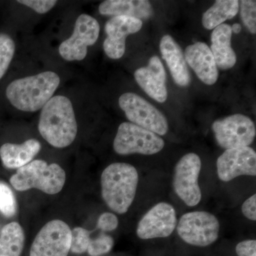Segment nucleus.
I'll return each instance as SVG.
<instances>
[{
    "mask_svg": "<svg viewBox=\"0 0 256 256\" xmlns=\"http://www.w3.org/2000/svg\"><path fill=\"white\" fill-rule=\"evenodd\" d=\"M134 76L138 85L152 98L160 104L166 100V70L158 56L151 57L146 66L137 69Z\"/></svg>",
    "mask_w": 256,
    "mask_h": 256,
    "instance_id": "nucleus-15",
    "label": "nucleus"
},
{
    "mask_svg": "<svg viewBox=\"0 0 256 256\" xmlns=\"http://www.w3.org/2000/svg\"><path fill=\"white\" fill-rule=\"evenodd\" d=\"M185 60L204 84L212 86L218 78V67L206 44L196 42L185 50Z\"/></svg>",
    "mask_w": 256,
    "mask_h": 256,
    "instance_id": "nucleus-16",
    "label": "nucleus"
},
{
    "mask_svg": "<svg viewBox=\"0 0 256 256\" xmlns=\"http://www.w3.org/2000/svg\"><path fill=\"white\" fill-rule=\"evenodd\" d=\"M97 226L102 232H112L118 226V218L114 214L106 212L99 217Z\"/></svg>",
    "mask_w": 256,
    "mask_h": 256,
    "instance_id": "nucleus-29",
    "label": "nucleus"
},
{
    "mask_svg": "<svg viewBox=\"0 0 256 256\" xmlns=\"http://www.w3.org/2000/svg\"><path fill=\"white\" fill-rule=\"evenodd\" d=\"M0 212L6 217H12L16 212L14 193L8 184L0 182Z\"/></svg>",
    "mask_w": 256,
    "mask_h": 256,
    "instance_id": "nucleus-24",
    "label": "nucleus"
},
{
    "mask_svg": "<svg viewBox=\"0 0 256 256\" xmlns=\"http://www.w3.org/2000/svg\"><path fill=\"white\" fill-rule=\"evenodd\" d=\"M10 182L16 191L36 188L47 194L54 195L63 190L66 172L56 163L48 164L44 160H36L18 169Z\"/></svg>",
    "mask_w": 256,
    "mask_h": 256,
    "instance_id": "nucleus-4",
    "label": "nucleus"
},
{
    "mask_svg": "<svg viewBox=\"0 0 256 256\" xmlns=\"http://www.w3.org/2000/svg\"><path fill=\"white\" fill-rule=\"evenodd\" d=\"M38 128L42 138L54 148L70 146L76 138L78 126L70 99L64 96L52 97L42 108Z\"/></svg>",
    "mask_w": 256,
    "mask_h": 256,
    "instance_id": "nucleus-1",
    "label": "nucleus"
},
{
    "mask_svg": "<svg viewBox=\"0 0 256 256\" xmlns=\"http://www.w3.org/2000/svg\"><path fill=\"white\" fill-rule=\"evenodd\" d=\"M238 256H256V240H246L239 242L236 247Z\"/></svg>",
    "mask_w": 256,
    "mask_h": 256,
    "instance_id": "nucleus-30",
    "label": "nucleus"
},
{
    "mask_svg": "<svg viewBox=\"0 0 256 256\" xmlns=\"http://www.w3.org/2000/svg\"><path fill=\"white\" fill-rule=\"evenodd\" d=\"M164 146L162 138L132 122L120 124L114 142V152L120 156H152L160 152Z\"/></svg>",
    "mask_w": 256,
    "mask_h": 256,
    "instance_id": "nucleus-5",
    "label": "nucleus"
},
{
    "mask_svg": "<svg viewBox=\"0 0 256 256\" xmlns=\"http://www.w3.org/2000/svg\"><path fill=\"white\" fill-rule=\"evenodd\" d=\"M142 28V20L126 16H114L106 22L107 38L104 42L106 54L112 60H119L126 52L128 35L137 33Z\"/></svg>",
    "mask_w": 256,
    "mask_h": 256,
    "instance_id": "nucleus-14",
    "label": "nucleus"
},
{
    "mask_svg": "<svg viewBox=\"0 0 256 256\" xmlns=\"http://www.w3.org/2000/svg\"><path fill=\"white\" fill-rule=\"evenodd\" d=\"M240 10V18L246 28L252 34L256 33V2L254 0H242L238 2Z\"/></svg>",
    "mask_w": 256,
    "mask_h": 256,
    "instance_id": "nucleus-25",
    "label": "nucleus"
},
{
    "mask_svg": "<svg viewBox=\"0 0 256 256\" xmlns=\"http://www.w3.org/2000/svg\"><path fill=\"white\" fill-rule=\"evenodd\" d=\"M232 26L222 24L212 32L210 50L214 58L217 67L222 70L233 68L237 57L232 47Z\"/></svg>",
    "mask_w": 256,
    "mask_h": 256,
    "instance_id": "nucleus-18",
    "label": "nucleus"
},
{
    "mask_svg": "<svg viewBox=\"0 0 256 256\" xmlns=\"http://www.w3.org/2000/svg\"><path fill=\"white\" fill-rule=\"evenodd\" d=\"M72 245V229L62 220H50L34 239L30 256H68Z\"/></svg>",
    "mask_w": 256,
    "mask_h": 256,
    "instance_id": "nucleus-9",
    "label": "nucleus"
},
{
    "mask_svg": "<svg viewBox=\"0 0 256 256\" xmlns=\"http://www.w3.org/2000/svg\"><path fill=\"white\" fill-rule=\"evenodd\" d=\"M232 32H234L235 34L240 33V30H242V26L239 24H234L233 26H232Z\"/></svg>",
    "mask_w": 256,
    "mask_h": 256,
    "instance_id": "nucleus-32",
    "label": "nucleus"
},
{
    "mask_svg": "<svg viewBox=\"0 0 256 256\" xmlns=\"http://www.w3.org/2000/svg\"><path fill=\"white\" fill-rule=\"evenodd\" d=\"M24 242V233L20 224H6L0 234V256H21Z\"/></svg>",
    "mask_w": 256,
    "mask_h": 256,
    "instance_id": "nucleus-22",
    "label": "nucleus"
},
{
    "mask_svg": "<svg viewBox=\"0 0 256 256\" xmlns=\"http://www.w3.org/2000/svg\"><path fill=\"white\" fill-rule=\"evenodd\" d=\"M216 140L226 150L249 146L256 138V126L252 119L242 114H235L216 120L212 124Z\"/></svg>",
    "mask_w": 256,
    "mask_h": 256,
    "instance_id": "nucleus-8",
    "label": "nucleus"
},
{
    "mask_svg": "<svg viewBox=\"0 0 256 256\" xmlns=\"http://www.w3.org/2000/svg\"><path fill=\"white\" fill-rule=\"evenodd\" d=\"M239 11L237 0H217L202 16V24L206 30H214L227 20L236 16Z\"/></svg>",
    "mask_w": 256,
    "mask_h": 256,
    "instance_id": "nucleus-21",
    "label": "nucleus"
},
{
    "mask_svg": "<svg viewBox=\"0 0 256 256\" xmlns=\"http://www.w3.org/2000/svg\"><path fill=\"white\" fill-rule=\"evenodd\" d=\"M160 50L175 84L182 87L188 86L191 76L180 45L170 35H164L160 41Z\"/></svg>",
    "mask_w": 256,
    "mask_h": 256,
    "instance_id": "nucleus-17",
    "label": "nucleus"
},
{
    "mask_svg": "<svg viewBox=\"0 0 256 256\" xmlns=\"http://www.w3.org/2000/svg\"><path fill=\"white\" fill-rule=\"evenodd\" d=\"M90 232L82 227H76L72 230L70 252L73 254H82L87 252L92 238Z\"/></svg>",
    "mask_w": 256,
    "mask_h": 256,
    "instance_id": "nucleus-26",
    "label": "nucleus"
},
{
    "mask_svg": "<svg viewBox=\"0 0 256 256\" xmlns=\"http://www.w3.org/2000/svg\"><path fill=\"white\" fill-rule=\"evenodd\" d=\"M60 84V76L54 72H42L12 82L6 88V96L18 110L35 112L46 105Z\"/></svg>",
    "mask_w": 256,
    "mask_h": 256,
    "instance_id": "nucleus-3",
    "label": "nucleus"
},
{
    "mask_svg": "<svg viewBox=\"0 0 256 256\" xmlns=\"http://www.w3.org/2000/svg\"><path fill=\"white\" fill-rule=\"evenodd\" d=\"M180 238L190 245L206 247L216 242L220 236L218 218L206 212H192L180 218L176 225Z\"/></svg>",
    "mask_w": 256,
    "mask_h": 256,
    "instance_id": "nucleus-6",
    "label": "nucleus"
},
{
    "mask_svg": "<svg viewBox=\"0 0 256 256\" xmlns=\"http://www.w3.org/2000/svg\"><path fill=\"white\" fill-rule=\"evenodd\" d=\"M15 52V44L8 35L0 34V80L9 68Z\"/></svg>",
    "mask_w": 256,
    "mask_h": 256,
    "instance_id": "nucleus-23",
    "label": "nucleus"
},
{
    "mask_svg": "<svg viewBox=\"0 0 256 256\" xmlns=\"http://www.w3.org/2000/svg\"><path fill=\"white\" fill-rule=\"evenodd\" d=\"M41 148V143L35 139L20 144L5 143L0 148V158L8 169L18 170L33 161Z\"/></svg>",
    "mask_w": 256,
    "mask_h": 256,
    "instance_id": "nucleus-19",
    "label": "nucleus"
},
{
    "mask_svg": "<svg viewBox=\"0 0 256 256\" xmlns=\"http://www.w3.org/2000/svg\"><path fill=\"white\" fill-rule=\"evenodd\" d=\"M178 225L174 207L160 202L150 208L138 223L137 235L142 240L166 238L173 233Z\"/></svg>",
    "mask_w": 256,
    "mask_h": 256,
    "instance_id": "nucleus-12",
    "label": "nucleus"
},
{
    "mask_svg": "<svg viewBox=\"0 0 256 256\" xmlns=\"http://www.w3.org/2000/svg\"><path fill=\"white\" fill-rule=\"evenodd\" d=\"M202 161L195 153H188L176 163L173 175L175 193L188 206H195L201 202L202 192L198 178Z\"/></svg>",
    "mask_w": 256,
    "mask_h": 256,
    "instance_id": "nucleus-10",
    "label": "nucleus"
},
{
    "mask_svg": "<svg viewBox=\"0 0 256 256\" xmlns=\"http://www.w3.org/2000/svg\"><path fill=\"white\" fill-rule=\"evenodd\" d=\"M114 246V240L110 236L100 234L95 239H92L87 252L90 256H100L108 254Z\"/></svg>",
    "mask_w": 256,
    "mask_h": 256,
    "instance_id": "nucleus-27",
    "label": "nucleus"
},
{
    "mask_svg": "<svg viewBox=\"0 0 256 256\" xmlns=\"http://www.w3.org/2000/svg\"><path fill=\"white\" fill-rule=\"evenodd\" d=\"M99 12L106 16H126L141 20L150 18L153 9L146 0H107L99 6Z\"/></svg>",
    "mask_w": 256,
    "mask_h": 256,
    "instance_id": "nucleus-20",
    "label": "nucleus"
},
{
    "mask_svg": "<svg viewBox=\"0 0 256 256\" xmlns=\"http://www.w3.org/2000/svg\"><path fill=\"white\" fill-rule=\"evenodd\" d=\"M139 182L137 170L124 162L112 163L101 174V194L106 205L124 214L132 205Z\"/></svg>",
    "mask_w": 256,
    "mask_h": 256,
    "instance_id": "nucleus-2",
    "label": "nucleus"
},
{
    "mask_svg": "<svg viewBox=\"0 0 256 256\" xmlns=\"http://www.w3.org/2000/svg\"><path fill=\"white\" fill-rule=\"evenodd\" d=\"M18 3L26 5L38 14H45L50 12L57 3L54 0H20Z\"/></svg>",
    "mask_w": 256,
    "mask_h": 256,
    "instance_id": "nucleus-28",
    "label": "nucleus"
},
{
    "mask_svg": "<svg viewBox=\"0 0 256 256\" xmlns=\"http://www.w3.org/2000/svg\"><path fill=\"white\" fill-rule=\"evenodd\" d=\"M217 174L222 181L240 176H256V153L250 146L226 150L217 160Z\"/></svg>",
    "mask_w": 256,
    "mask_h": 256,
    "instance_id": "nucleus-13",
    "label": "nucleus"
},
{
    "mask_svg": "<svg viewBox=\"0 0 256 256\" xmlns=\"http://www.w3.org/2000/svg\"><path fill=\"white\" fill-rule=\"evenodd\" d=\"M242 214L249 220H256V195L249 197L244 202L242 207Z\"/></svg>",
    "mask_w": 256,
    "mask_h": 256,
    "instance_id": "nucleus-31",
    "label": "nucleus"
},
{
    "mask_svg": "<svg viewBox=\"0 0 256 256\" xmlns=\"http://www.w3.org/2000/svg\"><path fill=\"white\" fill-rule=\"evenodd\" d=\"M119 106L132 124L158 136H164L168 132L169 126L164 114L137 94H122L119 98Z\"/></svg>",
    "mask_w": 256,
    "mask_h": 256,
    "instance_id": "nucleus-7",
    "label": "nucleus"
},
{
    "mask_svg": "<svg viewBox=\"0 0 256 256\" xmlns=\"http://www.w3.org/2000/svg\"><path fill=\"white\" fill-rule=\"evenodd\" d=\"M100 34V25L90 15L82 14L76 22L73 34L60 44L58 52L68 62L82 60L86 56L88 46L97 42Z\"/></svg>",
    "mask_w": 256,
    "mask_h": 256,
    "instance_id": "nucleus-11",
    "label": "nucleus"
}]
</instances>
